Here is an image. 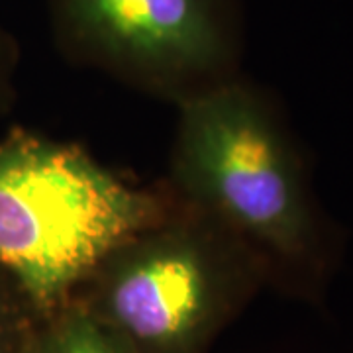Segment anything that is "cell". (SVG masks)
I'll return each instance as SVG.
<instances>
[{"label":"cell","instance_id":"cell-1","mask_svg":"<svg viewBox=\"0 0 353 353\" xmlns=\"http://www.w3.org/2000/svg\"><path fill=\"white\" fill-rule=\"evenodd\" d=\"M176 110L167 187L240 241L269 289L320 306L340 269L343 238L277 104L238 75Z\"/></svg>","mask_w":353,"mask_h":353},{"label":"cell","instance_id":"cell-2","mask_svg":"<svg viewBox=\"0 0 353 353\" xmlns=\"http://www.w3.org/2000/svg\"><path fill=\"white\" fill-rule=\"evenodd\" d=\"M171 206L165 181H128L83 145L20 126L0 136V273L39 320Z\"/></svg>","mask_w":353,"mask_h":353},{"label":"cell","instance_id":"cell-3","mask_svg":"<svg viewBox=\"0 0 353 353\" xmlns=\"http://www.w3.org/2000/svg\"><path fill=\"white\" fill-rule=\"evenodd\" d=\"M230 232L179 201L118 245L77 299L136 353H208L265 289Z\"/></svg>","mask_w":353,"mask_h":353},{"label":"cell","instance_id":"cell-4","mask_svg":"<svg viewBox=\"0 0 353 353\" xmlns=\"http://www.w3.org/2000/svg\"><path fill=\"white\" fill-rule=\"evenodd\" d=\"M73 65L183 104L241 75L243 0H43Z\"/></svg>","mask_w":353,"mask_h":353},{"label":"cell","instance_id":"cell-5","mask_svg":"<svg viewBox=\"0 0 353 353\" xmlns=\"http://www.w3.org/2000/svg\"><path fill=\"white\" fill-rule=\"evenodd\" d=\"M24 353H136L79 299L41 318Z\"/></svg>","mask_w":353,"mask_h":353},{"label":"cell","instance_id":"cell-6","mask_svg":"<svg viewBox=\"0 0 353 353\" xmlns=\"http://www.w3.org/2000/svg\"><path fill=\"white\" fill-rule=\"evenodd\" d=\"M38 322L24 296L0 273V353H24Z\"/></svg>","mask_w":353,"mask_h":353},{"label":"cell","instance_id":"cell-7","mask_svg":"<svg viewBox=\"0 0 353 353\" xmlns=\"http://www.w3.org/2000/svg\"><path fill=\"white\" fill-rule=\"evenodd\" d=\"M20 63V48L12 34L0 28V116L12 101L14 79Z\"/></svg>","mask_w":353,"mask_h":353}]
</instances>
